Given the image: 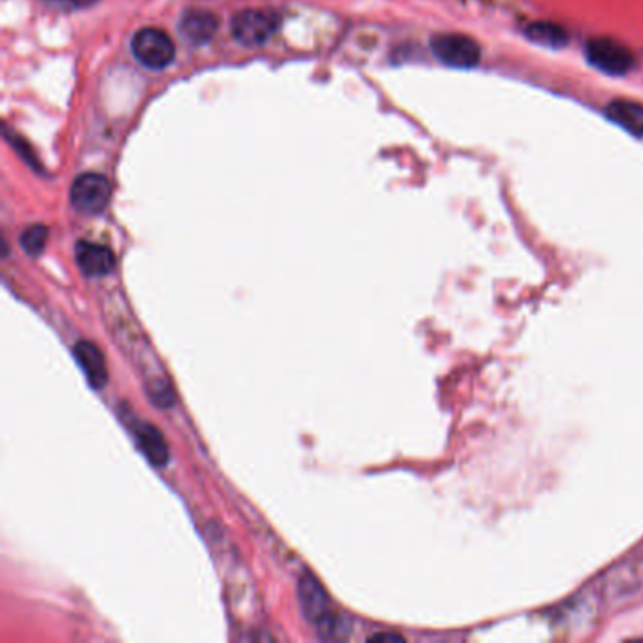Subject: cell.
<instances>
[{
  "label": "cell",
  "instance_id": "6da1fadb",
  "mask_svg": "<svg viewBox=\"0 0 643 643\" xmlns=\"http://www.w3.org/2000/svg\"><path fill=\"white\" fill-rule=\"evenodd\" d=\"M298 600L304 617L323 638L342 640L349 634V623L332 610L329 596L312 574H304L298 579Z\"/></svg>",
  "mask_w": 643,
  "mask_h": 643
},
{
  "label": "cell",
  "instance_id": "7a4b0ae2",
  "mask_svg": "<svg viewBox=\"0 0 643 643\" xmlns=\"http://www.w3.org/2000/svg\"><path fill=\"white\" fill-rule=\"evenodd\" d=\"M280 27V17L268 10H242L232 17L231 33L232 38L246 46V48H257L266 44Z\"/></svg>",
  "mask_w": 643,
  "mask_h": 643
},
{
  "label": "cell",
  "instance_id": "3957f363",
  "mask_svg": "<svg viewBox=\"0 0 643 643\" xmlns=\"http://www.w3.org/2000/svg\"><path fill=\"white\" fill-rule=\"evenodd\" d=\"M131 48L136 61L151 70H163L172 65L176 57V46L172 38L165 31L153 27H146L134 34Z\"/></svg>",
  "mask_w": 643,
  "mask_h": 643
},
{
  "label": "cell",
  "instance_id": "277c9868",
  "mask_svg": "<svg viewBox=\"0 0 643 643\" xmlns=\"http://www.w3.org/2000/svg\"><path fill=\"white\" fill-rule=\"evenodd\" d=\"M112 197V185L108 178L95 172L78 176L70 187V202L76 212L83 215H99L106 210Z\"/></svg>",
  "mask_w": 643,
  "mask_h": 643
},
{
  "label": "cell",
  "instance_id": "5b68a950",
  "mask_svg": "<svg viewBox=\"0 0 643 643\" xmlns=\"http://www.w3.org/2000/svg\"><path fill=\"white\" fill-rule=\"evenodd\" d=\"M430 48L444 65L455 68H474L479 65L481 59L478 42L466 34H436L430 40Z\"/></svg>",
  "mask_w": 643,
  "mask_h": 643
},
{
  "label": "cell",
  "instance_id": "8992f818",
  "mask_svg": "<svg viewBox=\"0 0 643 643\" xmlns=\"http://www.w3.org/2000/svg\"><path fill=\"white\" fill-rule=\"evenodd\" d=\"M587 61L604 74L625 76L634 66V55L617 40L611 38H593L585 46Z\"/></svg>",
  "mask_w": 643,
  "mask_h": 643
},
{
  "label": "cell",
  "instance_id": "52a82bcc",
  "mask_svg": "<svg viewBox=\"0 0 643 643\" xmlns=\"http://www.w3.org/2000/svg\"><path fill=\"white\" fill-rule=\"evenodd\" d=\"M76 261L85 276L102 278L108 276L116 266V255L112 249L91 242H80L76 248Z\"/></svg>",
  "mask_w": 643,
  "mask_h": 643
},
{
  "label": "cell",
  "instance_id": "ba28073f",
  "mask_svg": "<svg viewBox=\"0 0 643 643\" xmlns=\"http://www.w3.org/2000/svg\"><path fill=\"white\" fill-rule=\"evenodd\" d=\"M134 442L140 447V451L148 457L149 461L153 462L155 466H163L168 462V446H166L165 438L161 436V432L151 427L148 423H142L138 419L132 421L129 425Z\"/></svg>",
  "mask_w": 643,
  "mask_h": 643
},
{
  "label": "cell",
  "instance_id": "9c48e42d",
  "mask_svg": "<svg viewBox=\"0 0 643 643\" xmlns=\"http://www.w3.org/2000/svg\"><path fill=\"white\" fill-rule=\"evenodd\" d=\"M217 27H219L217 17L212 12L200 10V8L187 10L180 21L183 36L193 44L210 42L214 38V34L217 33Z\"/></svg>",
  "mask_w": 643,
  "mask_h": 643
},
{
  "label": "cell",
  "instance_id": "30bf717a",
  "mask_svg": "<svg viewBox=\"0 0 643 643\" xmlns=\"http://www.w3.org/2000/svg\"><path fill=\"white\" fill-rule=\"evenodd\" d=\"M74 355L82 366L87 381L95 389H102L108 381V372H106V363H104V357H102L99 347L95 346L93 342L82 340L74 346Z\"/></svg>",
  "mask_w": 643,
  "mask_h": 643
},
{
  "label": "cell",
  "instance_id": "8fae6325",
  "mask_svg": "<svg viewBox=\"0 0 643 643\" xmlns=\"http://www.w3.org/2000/svg\"><path fill=\"white\" fill-rule=\"evenodd\" d=\"M606 114L630 134L643 136V104L632 100H613L608 104Z\"/></svg>",
  "mask_w": 643,
  "mask_h": 643
},
{
  "label": "cell",
  "instance_id": "7c38bea8",
  "mask_svg": "<svg viewBox=\"0 0 643 643\" xmlns=\"http://www.w3.org/2000/svg\"><path fill=\"white\" fill-rule=\"evenodd\" d=\"M528 38L536 44H542L547 48H562L568 44V33L562 29L561 25L557 23H549V21H536L530 23L525 31Z\"/></svg>",
  "mask_w": 643,
  "mask_h": 643
},
{
  "label": "cell",
  "instance_id": "4fadbf2b",
  "mask_svg": "<svg viewBox=\"0 0 643 643\" xmlns=\"http://www.w3.org/2000/svg\"><path fill=\"white\" fill-rule=\"evenodd\" d=\"M48 242V229L44 225H33L21 234V248L25 249L27 255L38 257Z\"/></svg>",
  "mask_w": 643,
  "mask_h": 643
},
{
  "label": "cell",
  "instance_id": "5bb4252c",
  "mask_svg": "<svg viewBox=\"0 0 643 643\" xmlns=\"http://www.w3.org/2000/svg\"><path fill=\"white\" fill-rule=\"evenodd\" d=\"M42 2L57 10H83L97 4L99 0H42Z\"/></svg>",
  "mask_w": 643,
  "mask_h": 643
},
{
  "label": "cell",
  "instance_id": "9a60e30c",
  "mask_svg": "<svg viewBox=\"0 0 643 643\" xmlns=\"http://www.w3.org/2000/svg\"><path fill=\"white\" fill-rule=\"evenodd\" d=\"M381 640H396V642H402V638L396 636V634H378V636L372 638V642H381Z\"/></svg>",
  "mask_w": 643,
  "mask_h": 643
}]
</instances>
